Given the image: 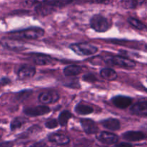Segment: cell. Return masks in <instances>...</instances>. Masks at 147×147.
Listing matches in <instances>:
<instances>
[{"instance_id":"cell-13","label":"cell","mask_w":147,"mask_h":147,"mask_svg":"<svg viewBox=\"0 0 147 147\" xmlns=\"http://www.w3.org/2000/svg\"><path fill=\"white\" fill-rule=\"evenodd\" d=\"M49 141L53 142L58 145H66L70 142V138L69 136L62 134H58V133H53L49 134L48 136Z\"/></svg>"},{"instance_id":"cell-19","label":"cell","mask_w":147,"mask_h":147,"mask_svg":"<svg viewBox=\"0 0 147 147\" xmlns=\"http://www.w3.org/2000/svg\"><path fill=\"white\" fill-rule=\"evenodd\" d=\"M100 75L107 81H114L118 77L116 71L111 68H104L100 71Z\"/></svg>"},{"instance_id":"cell-28","label":"cell","mask_w":147,"mask_h":147,"mask_svg":"<svg viewBox=\"0 0 147 147\" xmlns=\"http://www.w3.org/2000/svg\"><path fill=\"white\" fill-rule=\"evenodd\" d=\"M59 125V121H58V120L55 119V118L48 119L45 123V126L49 128V129H53V128H57Z\"/></svg>"},{"instance_id":"cell-5","label":"cell","mask_w":147,"mask_h":147,"mask_svg":"<svg viewBox=\"0 0 147 147\" xmlns=\"http://www.w3.org/2000/svg\"><path fill=\"white\" fill-rule=\"evenodd\" d=\"M90 26L97 32H105L111 27L110 21L101 15H94L90 19Z\"/></svg>"},{"instance_id":"cell-17","label":"cell","mask_w":147,"mask_h":147,"mask_svg":"<svg viewBox=\"0 0 147 147\" xmlns=\"http://www.w3.org/2000/svg\"><path fill=\"white\" fill-rule=\"evenodd\" d=\"M4 46L8 49L13 51H20L24 49V45L22 42L18 39H14L9 38L3 40Z\"/></svg>"},{"instance_id":"cell-8","label":"cell","mask_w":147,"mask_h":147,"mask_svg":"<svg viewBox=\"0 0 147 147\" xmlns=\"http://www.w3.org/2000/svg\"><path fill=\"white\" fill-rule=\"evenodd\" d=\"M96 138L99 141L107 145L115 144L118 141V136L116 134L110 132H106V131H103L97 134Z\"/></svg>"},{"instance_id":"cell-33","label":"cell","mask_w":147,"mask_h":147,"mask_svg":"<svg viewBox=\"0 0 147 147\" xmlns=\"http://www.w3.org/2000/svg\"><path fill=\"white\" fill-rule=\"evenodd\" d=\"M115 147H133V145L130 143L126 142H121L117 144Z\"/></svg>"},{"instance_id":"cell-26","label":"cell","mask_w":147,"mask_h":147,"mask_svg":"<svg viewBox=\"0 0 147 147\" xmlns=\"http://www.w3.org/2000/svg\"><path fill=\"white\" fill-rule=\"evenodd\" d=\"M93 141L87 138H80L76 141L74 147H92Z\"/></svg>"},{"instance_id":"cell-29","label":"cell","mask_w":147,"mask_h":147,"mask_svg":"<svg viewBox=\"0 0 147 147\" xmlns=\"http://www.w3.org/2000/svg\"><path fill=\"white\" fill-rule=\"evenodd\" d=\"M82 80H84V82H90V83H93L95 82L97 80V77H95L94 74L92 73H88L84 74V76L82 77Z\"/></svg>"},{"instance_id":"cell-30","label":"cell","mask_w":147,"mask_h":147,"mask_svg":"<svg viewBox=\"0 0 147 147\" xmlns=\"http://www.w3.org/2000/svg\"><path fill=\"white\" fill-rule=\"evenodd\" d=\"M70 81H71L70 83H66V84H65L64 86H66V87H71V88H74V89L80 88V84L77 80H74V79L72 80L71 79Z\"/></svg>"},{"instance_id":"cell-23","label":"cell","mask_w":147,"mask_h":147,"mask_svg":"<svg viewBox=\"0 0 147 147\" xmlns=\"http://www.w3.org/2000/svg\"><path fill=\"white\" fill-rule=\"evenodd\" d=\"M73 117V115L71 113L69 110H63L59 115V118H58V121H59V125L61 126H66L67 125L68 122H69V119Z\"/></svg>"},{"instance_id":"cell-37","label":"cell","mask_w":147,"mask_h":147,"mask_svg":"<svg viewBox=\"0 0 147 147\" xmlns=\"http://www.w3.org/2000/svg\"><path fill=\"white\" fill-rule=\"evenodd\" d=\"M146 1H147V0H146Z\"/></svg>"},{"instance_id":"cell-22","label":"cell","mask_w":147,"mask_h":147,"mask_svg":"<svg viewBox=\"0 0 147 147\" xmlns=\"http://www.w3.org/2000/svg\"><path fill=\"white\" fill-rule=\"evenodd\" d=\"M28 122V119L24 117H17L12 121L10 123V129L12 131H15L16 130L20 129L22 126H23L26 123Z\"/></svg>"},{"instance_id":"cell-1","label":"cell","mask_w":147,"mask_h":147,"mask_svg":"<svg viewBox=\"0 0 147 147\" xmlns=\"http://www.w3.org/2000/svg\"><path fill=\"white\" fill-rule=\"evenodd\" d=\"M45 35L44 30L40 28H30L9 33V38L14 39L38 40Z\"/></svg>"},{"instance_id":"cell-27","label":"cell","mask_w":147,"mask_h":147,"mask_svg":"<svg viewBox=\"0 0 147 147\" xmlns=\"http://www.w3.org/2000/svg\"><path fill=\"white\" fill-rule=\"evenodd\" d=\"M32 90H22L16 94L15 98L19 101H24L26 99H28L32 94Z\"/></svg>"},{"instance_id":"cell-2","label":"cell","mask_w":147,"mask_h":147,"mask_svg":"<svg viewBox=\"0 0 147 147\" xmlns=\"http://www.w3.org/2000/svg\"><path fill=\"white\" fill-rule=\"evenodd\" d=\"M71 2V0H53L51 2H46L40 7H37V12L40 15H48L56 11L58 8L66 5Z\"/></svg>"},{"instance_id":"cell-24","label":"cell","mask_w":147,"mask_h":147,"mask_svg":"<svg viewBox=\"0 0 147 147\" xmlns=\"http://www.w3.org/2000/svg\"><path fill=\"white\" fill-rule=\"evenodd\" d=\"M128 22L131 26H133L134 28H135L136 29L139 30H147V26L144 23H143L141 21H140L139 20L136 19V18H128Z\"/></svg>"},{"instance_id":"cell-18","label":"cell","mask_w":147,"mask_h":147,"mask_svg":"<svg viewBox=\"0 0 147 147\" xmlns=\"http://www.w3.org/2000/svg\"><path fill=\"white\" fill-rule=\"evenodd\" d=\"M82 71V68L77 65H69L63 69V74L66 77H73L77 76Z\"/></svg>"},{"instance_id":"cell-16","label":"cell","mask_w":147,"mask_h":147,"mask_svg":"<svg viewBox=\"0 0 147 147\" xmlns=\"http://www.w3.org/2000/svg\"><path fill=\"white\" fill-rule=\"evenodd\" d=\"M32 60L33 63L38 66H46L52 63V58L48 55L36 53L32 56Z\"/></svg>"},{"instance_id":"cell-36","label":"cell","mask_w":147,"mask_h":147,"mask_svg":"<svg viewBox=\"0 0 147 147\" xmlns=\"http://www.w3.org/2000/svg\"><path fill=\"white\" fill-rule=\"evenodd\" d=\"M1 137H2V136H1V135H0V138H1Z\"/></svg>"},{"instance_id":"cell-21","label":"cell","mask_w":147,"mask_h":147,"mask_svg":"<svg viewBox=\"0 0 147 147\" xmlns=\"http://www.w3.org/2000/svg\"><path fill=\"white\" fill-rule=\"evenodd\" d=\"M146 0H121V6L125 9H136L141 6Z\"/></svg>"},{"instance_id":"cell-20","label":"cell","mask_w":147,"mask_h":147,"mask_svg":"<svg viewBox=\"0 0 147 147\" xmlns=\"http://www.w3.org/2000/svg\"><path fill=\"white\" fill-rule=\"evenodd\" d=\"M75 112L77 113L78 115H89L94 112V108L92 106L89 105L87 104H83V103H79L76 105Z\"/></svg>"},{"instance_id":"cell-34","label":"cell","mask_w":147,"mask_h":147,"mask_svg":"<svg viewBox=\"0 0 147 147\" xmlns=\"http://www.w3.org/2000/svg\"><path fill=\"white\" fill-rule=\"evenodd\" d=\"M0 147H13V143L11 141L0 143Z\"/></svg>"},{"instance_id":"cell-31","label":"cell","mask_w":147,"mask_h":147,"mask_svg":"<svg viewBox=\"0 0 147 147\" xmlns=\"http://www.w3.org/2000/svg\"><path fill=\"white\" fill-rule=\"evenodd\" d=\"M86 2L93 4H101V5H108L111 3L113 0H85Z\"/></svg>"},{"instance_id":"cell-35","label":"cell","mask_w":147,"mask_h":147,"mask_svg":"<svg viewBox=\"0 0 147 147\" xmlns=\"http://www.w3.org/2000/svg\"><path fill=\"white\" fill-rule=\"evenodd\" d=\"M100 147H107V146H100Z\"/></svg>"},{"instance_id":"cell-10","label":"cell","mask_w":147,"mask_h":147,"mask_svg":"<svg viewBox=\"0 0 147 147\" xmlns=\"http://www.w3.org/2000/svg\"><path fill=\"white\" fill-rule=\"evenodd\" d=\"M59 100V95L56 92H46L39 94L38 100L43 105L56 102Z\"/></svg>"},{"instance_id":"cell-15","label":"cell","mask_w":147,"mask_h":147,"mask_svg":"<svg viewBox=\"0 0 147 147\" xmlns=\"http://www.w3.org/2000/svg\"><path fill=\"white\" fill-rule=\"evenodd\" d=\"M100 123L104 128L107 130H110V131H118L121 128V123L117 118H107V119L102 120Z\"/></svg>"},{"instance_id":"cell-4","label":"cell","mask_w":147,"mask_h":147,"mask_svg":"<svg viewBox=\"0 0 147 147\" xmlns=\"http://www.w3.org/2000/svg\"><path fill=\"white\" fill-rule=\"evenodd\" d=\"M69 48L77 55L82 56H92L98 51V48L97 46L89 43H72Z\"/></svg>"},{"instance_id":"cell-25","label":"cell","mask_w":147,"mask_h":147,"mask_svg":"<svg viewBox=\"0 0 147 147\" xmlns=\"http://www.w3.org/2000/svg\"><path fill=\"white\" fill-rule=\"evenodd\" d=\"M47 2V0H25L24 5L27 7H38Z\"/></svg>"},{"instance_id":"cell-14","label":"cell","mask_w":147,"mask_h":147,"mask_svg":"<svg viewBox=\"0 0 147 147\" xmlns=\"http://www.w3.org/2000/svg\"><path fill=\"white\" fill-rule=\"evenodd\" d=\"M131 113L136 115H147V101H140L131 107Z\"/></svg>"},{"instance_id":"cell-3","label":"cell","mask_w":147,"mask_h":147,"mask_svg":"<svg viewBox=\"0 0 147 147\" xmlns=\"http://www.w3.org/2000/svg\"><path fill=\"white\" fill-rule=\"evenodd\" d=\"M103 59L106 63L111 66H118L122 69H134L136 65L134 61L121 56H106Z\"/></svg>"},{"instance_id":"cell-9","label":"cell","mask_w":147,"mask_h":147,"mask_svg":"<svg viewBox=\"0 0 147 147\" xmlns=\"http://www.w3.org/2000/svg\"><path fill=\"white\" fill-rule=\"evenodd\" d=\"M112 102L116 107L120 109H125L131 105L132 98L128 96L117 95L112 98Z\"/></svg>"},{"instance_id":"cell-32","label":"cell","mask_w":147,"mask_h":147,"mask_svg":"<svg viewBox=\"0 0 147 147\" xmlns=\"http://www.w3.org/2000/svg\"><path fill=\"white\" fill-rule=\"evenodd\" d=\"M11 82V80L9 78H2L0 80V86H5L7 84H9Z\"/></svg>"},{"instance_id":"cell-6","label":"cell","mask_w":147,"mask_h":147,"mask_svg":"<svg viewBox=\"0 0 147 147\" xmlns=\"http://www.w3.org/2000/svg\"><path fill=\"white\" fill-rule=\"evenodd\" d=\"M24 113L30 117H37L46 115L51 112V108L46 105L36 106L33 107H27L23 110Z\"/></svg>"},{"instance_id":"cell-12","label":"cell","mask_w":147,"mask_h":147,"mask_svg":"<svg viewBox=\"0 0 147 147\" xmlns=\"http://www.w3.org/2000/svg\"><path fill=\"white\" fill-rule=\"evenodd\" d=\"M123 138L128 141H140L147 138V136L141 131H129L124 133L122 135Z\"/></svg>"},{"instance_id":"cell-7","label":"cell","mask_w":147,"mask_h":147,"mask_svg":"<svg viewBox=\"0 0 147 147\" xmlns=\"http://www.w3.org/2000/svg\"><path fill=\"white\" fill-rule=\"evenodd\" d=\"M36 69L32 65L25 64L21 66L18 71V76L21 80H30L35 75Z\"/></svg>"},{"instance_id":"cell-11","label":"cell","mask_w":147,"mask_h":147,"mask_svg":"<svg viewBox=\"0 0 147 147\" xmlns=\"http://www.w3.org/2000/svg\"><path fill=\"white\" fill-rule=\"evenodd\" d=\"M80 123L83 130L87 134H95L98 132L97 124L90 118H82L80 120Z\"/></svg>"}]
</instances>
